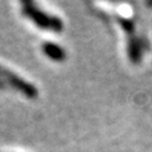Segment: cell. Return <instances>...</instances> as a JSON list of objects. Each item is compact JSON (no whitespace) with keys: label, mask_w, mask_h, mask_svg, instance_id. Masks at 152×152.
I'll list each match as a JSON object with an SVG mask.
<instances>
[{"label":"cell","mask_w":152,"mask_h":152,"mask_svg":"<svg viewBox=\"0 0 152 152\" xmlns=\"http://www.w3.org/2000/svg\"><path fill=\"white\" fill-rule=\"evenodd\" d=\"M128 55H129V58L132 60V62H138L141 58V47L138 45L134 38H131L129 39V45H128Z\"/></svg>","instance_id":"cell-4"},{"label":"cell","mask_w":152,"mask_h":152,"mask_svg":"<svg viewBox=\"0 0 152 152\" xmlns=\"http://www.w3.org/2000/svg\"><path fill=\"white\" fill-rule=\"evenodd\" d=\"M23 13L31 19V20L37 24L42 29H52L55 32H61L64 28L62 20L56 17H51L45 12L37 9L32 3H24L23 7Z\"/></svg>","instance_id":"cell-1"},{"label":"cell","mask_w":152,"mask_h":152,"mask_svg":"<svg viewBox=\"0 0 152 152\" xmlns=\"http://www.w3.org/2000/svg\"><path fill=\"white\" fill-rule=\"evenodd\" d=\"M42 50H43V53L48 57V58L57 61V62H61L66 58V52L62 47H60L58 45L52 43V42H46L42 46Z\"/></svg>","instance_id":"cell-3"},{"label":"cell","mask_w":152,"mask_h":152,"mask_svg":"<svg viewBox=\"0 0 152 152\" xmlns=\"http://www.w3.org/2000/svg\"><path fill=\"white\" fill-rule=\"evenodd\" d=\"M0 76L3 79H5L7 81L14 86L15 89H18L20 93H23L28 98H36L38 95V90L34 85H32L29 83H27L26 80H23L22 77H19L18 75L13 74L12 71H9L7 69H4L0 66Z\"/></svg>","instance_id":"cell-2"},{"label":"cell","mask_w":152,"mask_h":152,"mask_svg":"<svg viewBox=\"0 0 152 152\" xmlns=\"http://www.w3.org/2000/svg\"><path fill=\"white\" fill-rule=\"evenodd\" d=\"M121 23H122V26L126 28V29L128 31V32H131V31H133V23L131 22V20H126V19H122L121 20Z\"/></svg>","instance_id":"cell-5"}]
</instances>
